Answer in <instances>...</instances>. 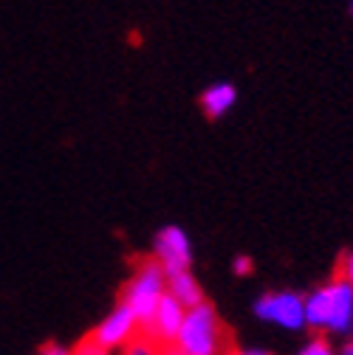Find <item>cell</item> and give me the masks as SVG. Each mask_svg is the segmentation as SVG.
<instances>
[{
	"label": "cell",
	"instance_id": "cell-16",
	"mask_svg": "<svg viewBox=\"0 0 353 355\" xmlns=\"http://www.w3.org/2000/svg\"><path fill=\"white\" fill-rule=\"evenodd\" d=\"M158 355H187V352L175 341H170V344H158Z\"/></svg>",
	"mask_w": 353,
	"mask_h": 355
},
{
	"label": "cell",
	"instance_id": "cell-12",
	"mask_svg": "<svg viewBox=\"0 0 353 355\" xmlns=\"http://www.w3.org/2000/svg\"><path fill=\"white\" fill-rule=\"evenodd\" d=\"M299 355H336V352H334V347L325 338H314V341H308L299 349Z\"/></svg>",
	"mask_w": 353,
	"mask_h": 355
},
{
	"label": "cell",
	"instance_id": "cell-1",
	"mask_svg": "<svg viewBox=\"0 0 353 355\" xmlns=\"http://www.w3.org/2000/svg\"><path fill=\"white\" fill-rule=\"evenodd\" d=\"M164 293H167V274L161 268V262L153 254H139L133 259V274H130V279L119 293V302L133 310V316L139 322V333L150 330Z\"/></svg>",
	"mask_w": 353,
	"mask_h": 355
},
{
	"label": "cell",
	"instance_id": "cell-4",
	"mask_svg": "<svg viewBox=\"0 0 353 355\" xmlns=\"http://www.w3.org/2000/svg\"><path fill=\"white\" fill-rule=\"evenodd\" d=\"M153 257L161 262V268H164L167 277L181 274V271H190V265H192V248H190L187 234H184L179 226L161 229V232L156 234Z\"/></svg>",
	"mask_w": 353,
	"mask_h": 355
},
{
	"label": "cell",
	"instance_id": "cell-14",
	"mask_svg": "<svg viewBox=\"0 0 353 355\" xmlns=\"http://www.w3.org/2000/svg\"><path fill=\"white\" fill-rule=\"evenodd\" d=\"M37 355H71V349L63 347V344H57V341H49V344H42V347H40Z\"/></svg>",
	"mask_w": 353,
	"mask_h": 355
},
{
	"label": "cell",
	"instance_id": "cell-17",
	"mask_svg": "<svg viewBox=\"0 0 353 355\" xmlns=\"http://www.w3.org/2000/svg\"><path fill=\"white\" fill-rule=\"evenodd\" d=\"M232 355H272V352H266V349H238Z\"/></svg>",
	"mask_w": 353,
	"mask_h": 355
},
{
	"label": "cell",
	"instance_id": "cell-3",
	"mask_svg": "<svg viewBox=\"0 0 353 355\" xmlns=\"http://www.w3.org/2000/svg\"><path fill=\"white\" fill-rule=\"evenodd\" d=\"M254 313L263 322H274L288 330L305 327V299L297 293H263L254 302Z\"/></svg>",
	"mask_w": 353,
	"mask_h": 355
},
{
	"label": "cell",
	"instance_id": "cell-11",
	"mask_svg": "<svg viewBox=\"0 0 353 355\" xmlns=\"http://www.w3.org/2000/svg\"><path fill=\"white\" fill-rule=\"evenodd\" d=\"M110 349H105L102 344H97L94 338H91V333H88L85 338H79V344L71 349V355H108Z\"/></svg>",
	"mask_w": 353,
	"mask_h": 355
},
{
	"label": "cell",
	"instance_id": "cell-2",
	"mask_svg": "<svg viewBox=\"0 0 353 355\" xmlns=\"http://www.w3.org/2000/svg\"><path fill=\"white\" fill-rule=\"evenodd\" d=\"M175 344L187 355H229L227 352L229 336L209 302H201L198 307L187 310L184 324L179 336H175Z\"/></svg>",
	"mask_w": 353,
	"mask_h": 355
},
{
	"label": "cell",
	"instance_id": "cell-5",
	"mask_svg": "<svg viewBox=\"0 0 353 355\" xmlns=\"http://www.w3.org/2000/svg\"><path fill=\"white\" fill-rule=\"evenodd\" d=\"M139 336V322L133 316V310H130L127 304H116L113 313L97 327L91 330V338L97 344H102L105 349H113V347H124L127 341H133Z\"/></svg>",
	"mask_w": 353,
	"mask_h": 355
},
{
	"label": "cell",
	"instance_id": "cell-13",
	"mask_svg": "<svg viewBox=\"0 0 353 355\" xmlns=\"http://www.w3.org/2000/svg\"><path fill=\"white\" fill-rule=\"evenodd\" d=\"M339 279H345L350 288H353V254H347L339 265Z\"/></svg>",
	"mask_w": 353,
	"mask_h": 355
},
{
	"label": "cell",
	"instance_id": "cell-9",
	"mask_svg": "<svg viewBox=\"0 0 353 355\" xmlns=\"http://www.w3.org/2000/svg\"><path fill=\"white\" fill-rule=\"evenodd\" d=\"M167 293L172 299H179L184 310H192L204 302V291L198 285V279L190 274V271H181V274H172L167 277Z\"/></svg>",
	"mask_w": 353,
	"mask_h": 355
},
{
	"label": "cell",
	"instance_id": "cell-7",
	"mask_svg": "<svg viewBox=\"0 0 353 355\" xmlns=\"http://www.w3.org/2000/svg\"><path fill=\"white\" fill-rule=\"evenodd\" d=\"M331 296V316H328V330L331 333H347L353 327V288L345 279H334L325 285Z\"/></svg>",
	"mask_w": 353,
	"mask_h": 355
},
{
	"label": "cell",
	"instance_id": "cell-19",
	"mask_svg": "<svg viewBox=\"0 0 353 355\" xmlns=\"http://www.w3.org/2000/svg\"><path fill=\"white\" fill-rule=\"evenodd\" d=\"M347 15L353 17V0H350V3H347Z\"/></svg>",
	"mask_w": 353,
	"mask_h": 355
},
{
	"label": "cell",
	"instance_id": "cell-6",
	"mask_svg": "<svg viewBox=\"0 0 353 355\" xmlns=\"http://www.w3.org/2000/svg\"><path fill=\"white\" fill-rule=\"evenodd\" d=\"M184 316H187V310L181 307V302L172 299L170 293H164L161 302H158L156 316H153L150 330L147 333H139V336L150 338L153 344H170V341H175V336H179V330L184 324Z\"/></svg>",
	"mask_w": 353,
	"mask_h": 355
},
{
	"label": "cell",
	"instance_id": "cell-8",
	"mask_svg": "<svg viewBox=\"0 0 353 355\" xmlns=\"http://www.w3.org/2000/svg\"><path fill=\"white\" fill-rule=\"evenodd\" d=\"M235 99H238V91L232 82H215L201 94V110L206 119H220L232 110Z\"/></svg>",
	"mask_w": 353,
	"mask_h": 355
},
{
	"label": "cell",
	"instance_id": "cell-18",
	"mask_svg": "<svg viewBox=\"0 0 353 355\" xmlns=\"http://www.w3.org/2000/svg\"><path fill=\"white\" fill-rule=\"evenodd\" d=\"M339 355H353V341H347V344L339 349Z\"/></svg>",
	"mask_w": 353,
	"mask_h": 355
},
{
	"label": "cell",
	"instance_id": "cell-15",
	"mask_svg": "<svg viewBox=\"0 0 353 355\" xmlns=\"http://www.w3.org/2000/svg\"><path fill=\"white\" fill-rule=\"evenodd\" d=\"M235 274H238V277L252 274V259H249V257H238V259H235Z\"/></svg>",
	"mask_w": 353,
	"mask_h": 355
},
{
	"label": "cell",
	"instance_id": "cell-10",
	"mask_svg": "<svg viewBox=\"0 0 353 355\" xmlns=\"http://www.w3.org/2000/svg\"><path fill=\"white\" fill-rule=\"evenodd\" d=\"M124 355H158V344H153L145 336H136L133 341L124 344Z\"/></svg>",
	"mask_w": 353,
	"mask_h": 355
}]
</instances>
